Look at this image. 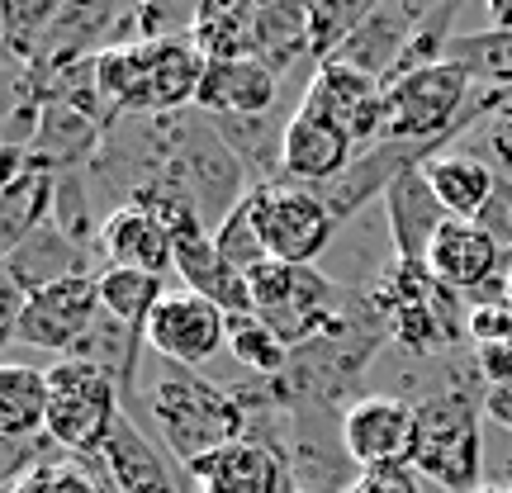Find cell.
I'll return each mask as SVG.
<instances>
[{
	"label": "cell",
	"mask_w": 512,
	"mask_h": 493,
	"mask_svg": "<svg viewBox=\"0 0 512 493\" xmlns=\"http://www.w3.org/2000/svg\"><path fill=\"white\" fill-rule=\"evenodd\" d=\"M124 413L143 422L185 470L247 437V408L233 389H223L190 366L162 361L152 351H147L133 394L124 399Z\"/></svg>",
	"instance_id": "6da1fadb"
},
{
	"label": "cell",
	"mask_w": 512,
	"mask_h": 493,
	"mask_svg": "<svg viewBox=\"0 0 512 493\" xmlns=\"http://www.w3.org/2000/svg\"><path fill=\"white\" fill-rule=\"evenodd\" d=\"M209 57L190 38H133L95 57V86L105 100V119H143V114L190 110L200 95Z\"/></svg>",
	"instance_id": "7a4b0ae2"
},
{
	"label": "cell",
	"mask_w": 512,
	"mask_h": 493,
	"mask_svg": "<svg viewBox=\"0 0 512 493\" xmlns=\"http://www.w3.org/2000/svg\"><path fill=\"white\" fill-rule=\"evenodd\" d=\"M484 394L489 384L479 380V366L456 380L437 384L432 394H422L418 408V441H413V470L432 479L446 493H475L484 489Z\"/></svg>",
	"instance_id": "3957f363"
},
{
	"label": "cell",
	"mask_w": 512,
	"mask_h": 493,
	"mask_svg": "<svg viewBox=\"0 0 512 493\" xmlns=\"http://www.w3.org/2000/svg\"><path fill=\"white\" fill-rule=\"evenodd\" d=\"M247 285H252L256 318L290 351L328 337L351 309V294H342V285H332L328 275L313 271V266L266 261L247 275Z\"/></svg>",
	"instance_id": "277c9868"
},
{
	"label": "cell",
	"mask_w": 512,
	"mask_h": 493,
	"mask_svg": "<svg viewBox=\"0 0 512 493\" xmlns=\"http://www.w3.org/2000/svg\"><path fill=\"white\" fill-rule=\"evenodd\" d=\"M124 418L119 384L91 361H57L48 370V441L67 456L100 460Z\"/></svg>",
	"instance_id": "5b68a950"
},
{
	"label": "cell",
	"mask_w": 512,
	"mask_h": 493,
	"mask_svg": "<svg viewBox=\"0 0 512 493\" xmlns=\"http://www.w3.org/2000/svg\"><path fill=\"white\" fill-rule=\"evenodd\" d=\"M247 204H252L256 233L266 242V256L285 266H313L342 228L328 204L313 195V185L285 181V176L271 185H252Z\"/></svg>",
	"instance_id": "8992f818"
},
{
	"label": "cell",
	"mask_w": 512,
	"mask_h": 493,
	"mask_svg": "<svg viewBox=\"0 0 512 493\" xmlns=\"http://www.w3.org/2000/svg\"><path fill=\"white\" fill-rule=\"evenodd\" d=\"M100 275H76V280H57L48 290L29 294L24 318L15 328L19 347L57 351L62 361L76 356V347L86 342V332L100 323Z\"/></svg>",
	"instance_id": "52a82bcc"
},
{
	"label": "cell",
	"mask_w": 512,
	"mask_h": 493,
	"mask_svg": "<svg viewBox=\"0 0 512 493\" xmlns=\"http://www.w3.org/2000/svg\"><path fill=\"white\" fill-rule=\"evenodd\" d=\"M418 408L399 394H361L342 408V446L356 470H394L413 465Z\"/></svg>",
	"instance_id": "ba28073f"
},
{
	"label": "cell",
	"mask_w": 512,
	"mask_h": 493,
	"mask_svg": "<svg viewBox=\"0 0 512 493\" xmlns=\"http://www.w3.org/2000/svg\"><path fill=\"white\" fill-rule=\"evenodd\" d=\"M223 342H228V313L195 290H171L147 318V351L176 366L200 370L219 356Z\"/></svg>",
	"instance_id": "9c48e42d"
},
{
	"label": "cell",
	"mask_w": 512,
	"mask_h": 493,
	"mask_svg": "<svg viewBox=\"0 0 512 493\" xmlns=\"http://www.w3.org/2000/svg\"><path fill=\"white\" fill-rule=\"evenodd\" d=\"M304 105L337 119L356 138V147H370L384 138V86L347 62L313 67L309 86H304Z\"/></svg>",
	"instance_id": "30bf717a"
},
{
	"label": "cell",
	"mask_w": 512,
	"mask_h": 493,
	"mask_svg": "<svg viewBox=\"0 0 512 493\" xmlns=\"http://www.w3.org/2000/svg\"><path fill=\"white\" fill-rule=\"evenodd\" d=\"M100 460H105V470H110L119 493H190V484H195V475L185 470L181 460L128 413L119 418Z\"/></svg>",
	"instance_id": "8fae6325"
},
{
	"label": "cell",
	"mask_w": 512,
	"mask_h": 493,
	"mask_svg": "<svg viewBox=\"0 0 512 493\" xmlns=\"http://www.w3.org/2000/svg\"><path fill=\"white\" fill-rule=\"evenodd\" d=\"M356 138L328 114L309 110L299 100V110L285 119V181L299 185H328L356 162Z\"/></svg>",
	"instance_id": "7c38bea8"
},
{
	"label": "cell",
	"mask_w": 512,
	"mask_h": 493,
	"mask_svg": "<svg viewBox=\"0 0 512 493\" xmlns=\"http://www.w3.org/2000/svg\"><path fill=\"white\" fill-rule=\"evenodd\" d=\"M190 475H195L200 493H294L285 451L261 437H242L214 456L195 460Z\"/></svg>",
	"instance_id": "4fadbf2b"
},
{
	"label": "cell",
	"mask_w": 512,
	"mask_h": 493,
	"mask_svg": "<svg viewBox=\"0 0 512 493\" xmlns=\"http://www.w3.org/2000/svg\"><path fill=\"white\" fill-rule=\"evenodd\" d=\"M503 261H508V252H503L475 219H446L441 233L432 238L427 271L437 275L446 290L479 294L484 285H494L498 275H503Z\"/></svg>",
	"instance_id": "5bb4252c"
},
{
	"label": "cell",
	"mask_w": 512,
	"mask_h": 493,
	"mask_svg": "<svg viewBox=\"0 0 512 493\" xmlns=\"http://www.w3.org/2000/svg\"><path fill=\"white\" fill-rule=\"evenodd\" d=\"M95 252L105 256V266H124V271H152L166 275L176 271V238L152 209L143 204H119L100 219V242Z\"/></svg>",
	"instance_id": "9a60e30c"
},
{
	"label": "cell",
	"mask_w": 512,
	"mask_h": 493,
	"mask_svg": "<svg viewBox=\"0 0 512 493\" xmlns=\"http://www.w3.org/2000/svg\"><path fill=\"white\" fill-rule=\"evenodd\" d=\"M91 247H81V242L67 233V228H57L53 219L34 228L29 238L19 242L15 252L0 256V275L5 280H15L24 294H38L57 285V280H76V275H100L91 266Z\"/></svg>",
	"instance_id": "2e32d148"
},
{
	"label": "cell",
	"mask_w": 512,
	"mask_h": 493,
	"mask_svg": "<svg viewBox=\"0 0 512 493\" xmlns=\"http://www.w3.org/2000/svg\"><path fill=\"white\" fill-rule=\"evenodd\" d=\"M275 95H280V76L261 57H219L204 67L195 105L219 119H256L275 110Z\"/></svg>",
	"instance_id": "e0dca14e"
},
{
	"label": "cell",
	"mask_w": 512,
	"mask_h": 493,
	"mask_svg": "<svg viewBox=\"0 0 512 493\" xmlns=\"http://www.w3.org/2000/svg\"><path fill=\"white\" fill-rule=\"evenodd\" d=\"M380 204H384V228H389V242H394V256L427 266L432 238L441 233V223L451 219V214L441 209L437 190L427 185V176H422V171H408L403 181L389 185V195H384Z\"/></svg>",
	"instance_id": "ac0fdd59"
},
{
	"label": "cell",
	"mask_w": 512,
	"mask_h": 493,
	"mask_svg": "<svg viewBox=\"0 0 512 493\" xmlns=\"http://www.w3.org/2000/svg\"><path fill=\"white\" fill-rule=\"evenodd\" d=\"M252 57H261L275 76L294 72L313 62V0H271L256 10V34H252Z\"/></svg>",
	"instance_id": "d6986e66"
},
{
	"label": "cell",
	"mask_w": 512,
	"mask_h": 493,
	"mask_svg": "<svg viewBox=\"0 0 512 493\" xmlns=\"http://www.w3.org/2000/svg\"><path fill=\"white\" fill-rule=\"evenodd\" d=\"M422 176L437 190L441 209H446L451 219H479L498 185L494 162H489V157H475V152H460V147L432 157V162L422 166Z\"/></svg>",
	"instance_id": "ffe728a7"
},
{
	"label": "cell",
	"mask_w": 512,
	"mask_h": 493,
	"mask_svg": "<svg viewBox=\"0 0 512 493\" xmlns=\"http://www.w3.org/2000/svg\"><path fill=\"white\" fill-rule=\"evenodd\" d=\"M53 200L57 171H43V166L29 162L19 176H10L5 190H0V252H15L34 228L53 219Z\"/></svg>",
	"instance_id": "44dd1931"
},
{
	"label": "cell",
	"mask_w": 512,
	"mask_h": 493,
	"mask_svg": "<svg viewBox=\"0 0 512 493\" xmlns=\"http://www.w3.org/2000/svg\"><path fill=\"white\" fill-rule=\"evenodd\" d=\"M0 437H48V370L19 361L0 366Z\"/></svg>",
	"instance_id": "7402d4cb"
},
{
	"label": "cell",
	"mask_w": 512,
	"mask_h": 493,
	"mask_svg": "<svg viewBox=\"0 0 512 493\" xmlns=\"http://www.w3.org/2000/svg\"><path fill=\"white\" fill-rule=\"evenodd\" d=\"M441 62H456L475 81V91H494L512 100V29H484V34H460L446 43Z\"/></svg>",
	"instance_id": "603a6c76"
},
{
	"label": "cell",
	"mask_w": 512,
	"mask_h": 493,
	"mask_svg": "<svg viewBox=\"0 0 512 493\" xmlns=\"http://www.w3.org/2000/svg\"><path fill=\"white\" fill-rule=\"evenodd\" d=\"M166 275L152 271H124V266H100V309L119 318L124 328L143 332L147 337V318L157 313V304L166 299Z\"/></svg>",
	"instance_id": "cb8c5ba5"
},
{
	"label": "cell",
	"mask_w": 512,
	"mask_h": 493,
	"mask_svg": "<svg viewBox=\"0 0 512 493\" xmlns=\"http://www.w3.org/2000/svg\"><path fill=\"white\" fill-rule=\"evenodd\" d=\"M5 493H119V489H114L105 460L57 451L53 460H43L29 475H19L15 484H5Z\"/></svg>",
	"instance_id": "d4e9b609"
},
{
	"label": "cell",
	"mask_w": 512,
	"mask_h": 493,
	"mask_svg": "<svg viewBox=\"0 0 512 493\" xmlns=\"http://www.w3.org/2000/svg\"><path fill=\"white\" fill-rule=\"evenodd\" d=\"M228 351L242 370H252L256 380H275L290 370V356L294 351L275 337L256 313H242V318H228Z\"/></svg>",
	"instance_id": "484cf974"
},
{
	"label": "cell",
	"mask_w": 512,
	"mask_h": 493,
	"mask_svg": "<svg viewBox=\"0 0 512 493\" xmlns=\"http://www.w3.org/2000/svg\"><path fill=\"white\" fill-rule=\"evenodd\" d=\"M380 5L384 0H313V57H318V67L342 53V43L375 15Z\"/></svg>",
	"instance_id": "4316f807"
},
{
	"label": "cell",
	"mask_w": 512,
	"mask_h": 493,
	"mask_svg": "<svg viewBox=\"0 0 512 493\" xmlns=\"http://www.w3.org/2000/svg\"><path fill=\"white\" fill-rule=\"evenodd\" d=\"M67 0H0V29H5V53L15 62H34L38 38L53 29Z\"/></svg>",
	"instance_id": "83f0119b"
},
{
	"label": "cell",
	"mask_w": 512,
	"mask_h": 493,
	"mask_svg": "<svg viewBox=\"0 0 512 493\" xmlns=\"http://www.w3.org/2000/svg\"><path fill=\"white\" fill-rule=\"evenodd\" d=\"M214 247H219L223 266H233L238 275H252L256 266H266V261H271V256H266V242H261V233H256L252 204L247 200L223 219V228L214 233Z\"/></svg>",
	"instance_id": "f1b7e54d"
},
{
	"label": "cell",
	"mask_w": 512,
	"mask_h": 493,
	"mask_svg": "<svg viewBox=\"0 0 512 493\" xmlns=\"http://www.w3.org/2000/svg\"><path fill=\"white\" fill-rule=\"evenodd\" d=\"M204 15V0H138L133 38H190Z\"/></svg>",
	"instance_id": "f546056e"
},
{
	"label": "cell",
	"mask_w": 512,
	"mask_h": 493,
	"mask_svg": "<svg viewBox=\"0 0 512 493\" xmlns=\"http://www.w3.org/2000/svg\"><path fill=\"white\" fill-rule=\"evenodd\" d=\"M470 342H475V347L512 342V304L508 299H484V304H470Z\"/></svg>",
	"instance_id": "4dcf8cb0"
},
{
	"label": "cell",
	"mask_w": 512,
	"mask_h": 493,
	"mask_svg": "<svg viewBox=\"0 0 512 493\" xmlns=\"http://www.w3.org/2000/svg\"><path fill=\"white\" fill-rule=\"evenodd\" d=\"M475 223L503 247V252H512V181L508 176H498L494 195H489V204H484V214H479Z\"/></svg>",
	"instance_id": "1f68e13d"
},
{
	"label": "cell",
	"mask_w": 512,
	"mask_h": 493,
	"mask_svg": "<svg viewBox=\"0 0 512 493\" xmlns=\"http://www.w3.org/2000/svg\"><path fill=\"white\" fill-rule=\"evenodd\" d=\"M347 493H422V489L413 465H394V470H361V479Z\"/></svg>",
	"instance_id": "d6a6232c"
},
{
	"label": "cell",
	"mask_w": 512,
	"mask_h": 493,
	"mask_svg": "<svg viewBox=\"0 0 512 493\" xmlns=\"http://www.w3.org/2000/svg\"><path fill=\"white\" fill-rule=\"evenodd\" d=\"M484 143H489V162H494V171L512 181V100L494 114V119H489Z\"/></svg>",
	"instance_id": "836d02e7"
},
{
	"label": "cell",
	"mask_w": 512,
	"mask_h": 493,
	"mask_svg": "<svg viewBox=\"0 0 512 493\" xmlns=\"http://www.w3.org/2000/svg\"><path fill=\"white\" fill-rule=\"evenodd\" d=\"M475 366L479 380L498 389V384H512V342H494V347H475Z\"/></svg>",
	"instance_id": "e575fe53"
},
{
	"label": "cell",
	"mask_w": 512,
	"mask_h": 493,
	"mask_svg": "<svg viewBox=\"0 0 512 493\" xmlns=\"http://www.w3.org/2000/svg\"><path fill=\"white\" fill-rule=\"evenodd\" d=\"M484 418H494L498 427L512 432V384H498V389L484 394Z\"/></svg>",
	"instance_id": "d590c367"
},
{
	"label": "cell",
	"mask_w": 512,
	"mask_h": 493,
	"mask_svg": "<svg viewBox=\"0 0 512 493\" xmlns=\"http://www.w3.org/2000/svg\"><path fill=\"white\" fill-rule=\"evenodd\" d=\"M484 10L494 19V29H512V0H484Z\"/></svg>",
	"instance_id": "8d00e7d4"
},
{
	"label": "cell",
	"mask_w": 512,
	"mask_h": 493,
	"mask_svg": "<svg viewBox=\"0 0 512 493\" xmlns=\"http://www.w3.org/2000/svg\"><path fill=\"white\" fill-rule=\"evenodd\" d=\"M503 299L512 304V252H508V261H503Z\"/></svg>",
	"instance_id": "74e56055"
},
{
	"label": "cell",
	"mask_w": 512,
	"mask_h": 493,
	"mask_svg": "<svg viewBox=\"0 0 512 493\" xmlns=\"http://www.w3.org/2000/svg\"><path fill=\"white\" fill-rule=\"evenodd\" d=\"M475 493H512V489H494V484H484V489H475Z\"/></svg>",
	"instance_id": "f35d334b"
},
{
	"label": "cell",
	"mask_w": 512,
	"mask_h": 493,
	"mask_svg": "<svg viewBox=\"0 0 512 493\" xmlns=\"http://www.w3.org/2000/svg\"><path fill=\"white\" fill-rule=\"evenodd\" d=\"M133 5H138V0H133Z\"/></svg>",
	"instance_id": "ab89813d"
},
{
	"label": "cell",
	"mask_w": 512,
	"mask_h": 493,
	"mask_svg": "<svg viewBox=\"0 0 512 493\" xmlns=\"http://www.w3.org/2000/svg\"><path fill=\"white\" fill-rule=\"evenodd\" d=\"M508 489H512V484H508Z\"/></svg>",
	"instance_id": "60d3db41"
}]
</instances>
